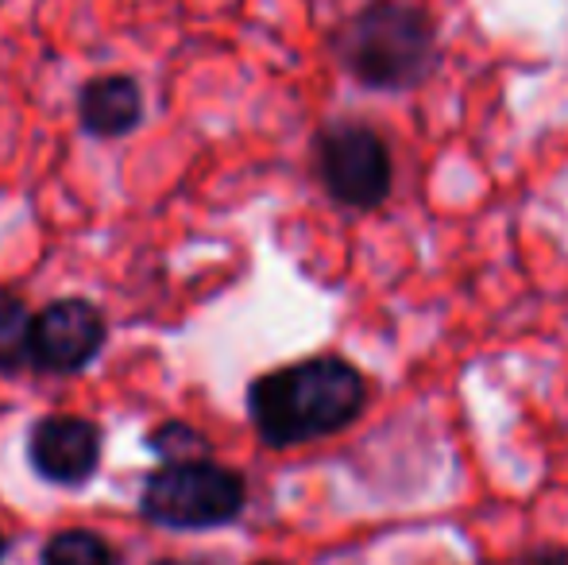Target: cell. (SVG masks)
<instances>
[{
  "instance_id": "6da1fadb",
  "label": "cell",
  "mask_w": 568,
  "mask_h": 565,
  "mask_svg": "<svg viewBox=\"0 0 568 565\" xmlns=\"http://www.w3.org/2000/svg\"><path fill=\"white\" fill-rule=\"evenodd\" d=\"M367 407V380L344 356H306L247 384V418L271 450L322 442L348 430Z\"/></svg>"
},
{
  "instance_id": "7a4b0ae2",
  "label": "cell",
  "mask_w": 568,
  "mask_h": 565,
  "mask_svg": "<svg viewBox=\"0 0 568 565\" xmlns=\"http://www.w3.org/2000/svg\"><path fill=\"white\" fill-rule=\"evenodd\" d=\"M341 70L364 90L410 93L442 67L434 16L414 0H367L333 36Z\"/></svg>"
},
{
  "instance_id": "3957f363",
  "label": "cell",
  "mask_w": 568,
  "mask_h": 565,
  "mask_svg": "<svg viewBox=\"0 0 568 565\" xmlns=\"http://www.w3.org/2000/svg\"><path fill=\"white\" fill-rule=\"evenodd\" d=\"M247 507V481L213 457L159 465L140 488V512L166 531H217Z\"/></svg>"
},
{
  "instance_id": "277c9868",
  "label": "cell",
  "mask_w": 568,
  "mask_h": 565,
  "mask_svg": "<svg viewBox=\"0 0 568 565\" xmlns=\"http://www.w3.org/2000/svg\"><path fill=\"white\" fill-rule=\"evenodd\" d=\"M314 167L325 194L344 210H379L395 186L390 148L372 124L333 121L314 140Z\"/></svg>"
},
{
  "instance_id": "5b68a950",
  "label": "cell",
  "mask_w": 568,
  "mask_h": 565,
  "mask_svg": "<svg viewBox=\"0 0 568 565\" xmlns=\"http://www.w3.org/2000/svg\"><path fill=\"white\" fill-rule=\"evenodd\" d=\"M105 337V314L90 299H78V294L54 299L36 314L31 369L47 372V376H74V372L90 369L98 361Z\"/></svg>"
},
{
  "instance_id": "8992f818",
  "label": "cell",
  "mask_w": 568,
  "mask_h": 565,
  "mask_svg": "<svg viewBox=\"0 0 568 565\" xmlns=\"http://www.w3.org/2000/svg\"><path fill=\"white\" fill-rule=\"evenodd\" d=\"M105 450V434L93 418L82 415H43L28 434V461L39 481L78 488L93 481Z\"/></svg>"
},
{
  "instance_id": "52a82bcc",
  "label": "cell",
  "mask_w": 568,
  "mask_h": 565,
  "mask_svg": "<svg viewBox=\"0 0 568 565\" xmlns=\"http://www.w3.org/2000/svg\"><path fill=\"white\" fill-rule=\"evenodd\" d=\"M143 121V90L128 74H101L78 93V124L85 137L116 140L135 132Z\"/></svg>"
},
{
  "instance_id": "ba28073f",
  "label": "cell",
  "mask_w": 568,
  "mask_h": 565,
  "mask_svg": "<svg viewBox=\"0 0 568 565\" xmlns=\"http://www.w3.org/2000/svg\"><path fill=\"white\" fill-rule=\"evenodd\" d=\"M31 333L36 314L23 294L0 286V376H16L31 364Z\"/></svg>"
},
{
  "instance_id": "9c48e42d",
  "label": "cell",
  "mask_w": 568,
  "mask_h": 565,
  "mask_svg": "<svg viewBox=\"0 0 568 565\" xmlns=\"http://www.w3.org/2000/svg\"><path fill=\"white\" fill-rule=\"evenodd\" d=\"M39 565H120V562L116 551L98 531L70 527L47 538L43 551H39Z\"/></svg>"
},
{
  "instance_id": "30bf717a",
  "label": "cell",
  "mask_w": 568,
  "mask_h": 565,
  "mask_svg": "<svg viewBox=\"0 0 568 565\" xmlns=\"http://www.w3.org/2000/svg\"><path fill=\"white\" fill-rule=\"evenodd\" d=\"M143 445H148V450L155 453V457L163 461V465H179V461L213 457L210 437H205L197 426L182 423V418H171V423H159L155 430H148Z\"/></svg>"
},
{
  "instance_id": "8fae6325",
  "label": "cell",
  "mask_w": 568,
  "mask_h": 565,
  "mask_svg": "<svg viewBox=\"0 0 568 565\" xmlns=\"http://www.w3.org/2000/svg\"><path fill=\"white\" fill-rule=\"evenodd\" d=\"M526 565H568V551L561 546H546V551H534Z\"/></svg>"
},
{
  "instance_id": "7c38bea8",
  "label": "cell",
  "mask_w": 568,
  "mask_h": 565,
  "mask_svg": "<svg viewBox=\"0 0 568 565\" xmlns=\"http://www.w3.org/2000/svg\"><path fill=\"white\" fill-rule=\"evenodd\" d=\"M155 565H205V562H179V558H163V562H155Z\"/></svg>"
},
{
  "instance_id": "4fadbf2b",
  "label": "cell",
  "mask_w": 568,
  "mask_h": 565,
  "mask_svg": "<svg viewBox=\"0 0 568 565\" xmlns=\"http://www.w3.org/2000/svg\"><path fill=\"white\" fill-rule=\"evenodd\" d=\"M4 554H8V538H4V531H0V565H4Z\"/></svg>"
},
{
  "instance_id": "5bb4252c",
  "label": "cell",
  "mask_w": 568,
  "mask_h": 565,
  "mask_svg": "<svg viewBox=\"0 0 568 565\" xmlns=\"http://www.w3.org/2000/svg\"><path fill=\"white\" fill-rule=\"evenodd\" d=\"M252 565H275V562H252Z\"/></svg>"
}]
</instances>
